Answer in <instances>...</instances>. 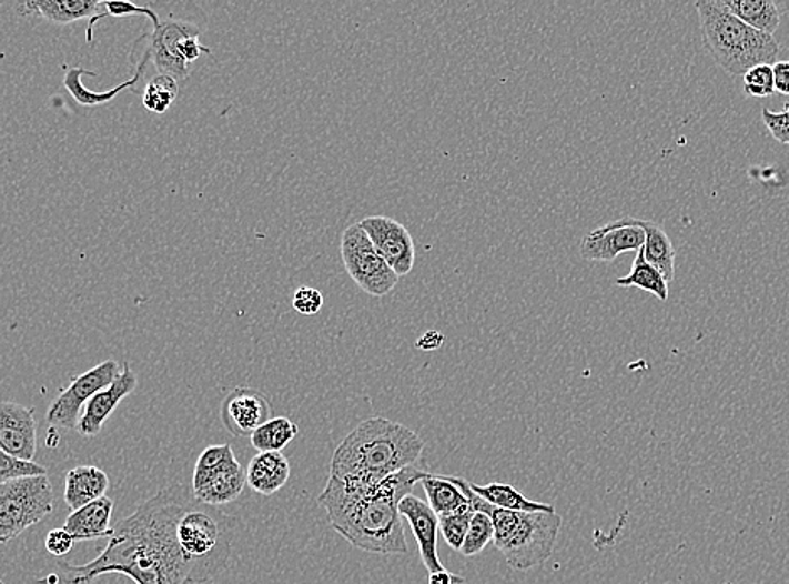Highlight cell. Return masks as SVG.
Here are the masks:
<instances>
[{
	"mask_svg": "<svg viewBox=\"0 0 789 584\" xmlns=\"http://www.w3.org/2000/svg\"><path fill=\"white\" fill-rule=\"evenodd\" d=\"M188 489L171 485L119 522L115 536L90 563L57 564L34 584H93L103 574H122L135 584H195L179 546L178 522Z\"/></svg>",
	"mask_w": 789,
	"mask_h": 584,
	"instance_id": "cell-1",
	"label": "cell"
},
{
	"mask_svg": "<svg viewBox=\"0 0 789 584\" xmlns=\"http://www.w3.org/2000/svg\"><path fill=\"white\" fill-rule=\"evenodd\" d=\"M428 472L416 465L401 470L374 487H348L331 476L318 504L332 527L352 546L373 554H407L399 504Z\"/></svg>",
	"mask_w": 789,
	"mask_h": 584,
	"instance_id": "cell-2",
	"label": "cell"
},
{
	"mask_svg": "<svg viewBox=\"0 0 789 584\" xmlns=\"http://www.w3.org/2000/svg\"><path fill=\"white\" fill-rule=\"evenodd\" d=\"M425 443L416 432L386 417L355 426L334 452L331 476L348 487H374L401 470L416 465Z\"/></svg>",
	"mask_w": 789,
	"mask_h": 584,
	"instance_id": "cell-3",
	"label": "cell"
},
{
	"mask_svg": "<svg viewBox=\"0 0 789 584\" xmlns=\"http://www.w3.org/2000/svg\"><path fill=\"white\" fill-rule=\"evenodd\" d=\"M704 42L716 63L729 77H745L752 68L775 63L779 44L736 18L722 0H699L696 4Z\"/></svg>",
	"mask_w": 789,
	"mask_h": 584,
	"instance_id": "cell-4",
	"label": "cell"
},
{
	"mask_svg": "<svg viewBox=\"0 0 789 584\" xmlns=\"http://www.w3.org/2000/svg\"><path fill=\"white\" fill-rule=\"evenodd\" d=\"M233 518L211 505L185 502L178 522V540L195 584L208 583L226 570L233 547Z\"/></svg>",
	"mask_w": 789,
	"mask_h": 584,
	"instance_id": "cell-5",
	"label": "cell"
},
{
	"mask_svg": "<svg viewBox=\"0 0 789 584\" xmlns=\"http://www.w3.org/2000/svg\"><path fill=\"white\" fill-rule=\"evenodd\" d=\"M57 507L48 475L0 484V541L11 543Z\"/></svg>",
	"mask_w": 789,
	"mask_h": 584,
	"instance_id": "cell-6",
	"label": "cell"
},
{
	"mask_svg": "<svg viewBox=\"0 0 789 584\" xmlns=\"http://www.w3.org/2000/svg\"><path fill=\"white\" fill-rule=\"evenodd\" d=\"M560 525L563 518L556 512H520L514 531L495 547L514 570H533L553 556Z\"/></svg>",
	"mask_w": 789,
	"mask_h": 584,
	"instance_id": "cell-7",
	"label": "cell"
},
{
	"mask_svg": "<svg viewBox=\"0 0 789 584\" xmlns=\"http://www.w3.org/2000/svg\"><path fill=\"white\" fill-rule=\"evenodd\" d=\"M246 485V472L230 445L208 446L199 455L192 475L195 501L220 507L236 501Z\"/></svg>",
	"mask_w": 789,
	"mask_h": 584,
	"instance_id": "cell-8",
	"label": "cell"
},
{
	"mask_svg": "<svg viewBox=\"0 0 789 584\" xmlns=\"http://www.w3.org/2000/svg\"><path fill=\"white\" fill-rule=\"evenodd\" d=\"M341 254L348 276L362 292L371 296H386L396 289L399 276L377 253L376 246L361 224L345 228L342 233Z\"/></svg>",
	"mask_w": 789,
	"mask_h": 584,
	"instance_id": "cell-9",
	"label": "cell"
},
{
	"mask_svg": "<svg viewBox=\"0 0 789 584\" xmlns=\"http://www.w3.org/2000/svg\"><path fill=\"white\" fill-rule=\"evenodd\" d=\"M122 369L117 361H104L74 377L73 383L52 401L45 413V421L54 429L78 430L81 407L87 406L94 394L113 384Z\"/></svg>",
	"mask_w": 789,
	"mask_h": 584,
	"instance_id": "cell-10",
	"label": "cell"
},
{
	"mask_svg": "<svg viewBox=\"0 0 789 584\" xmlns=\"http://www.w3.org/2000/svg\"><path fill=\"white\" fill-rule=\"evenodd\" d=\"M645 231L637 218H621L589 231L581 241V256L596 263H611L619 254L640 251Z\"/></svg>",
	"mask_w": 789,
	"mask_h": 584,
	"instance_id": "cell-11",
	"label": "cell"
},
{
	"mask_svg": "<svg viewBox=\"0 0 789 584\" xmlns=\"http://www.w3.org/2000/svg\"><path fill=\"white\" fill-rule=\"evenodd\" d=\"M201 28L192 22L169 18L153 29L150 36L146 54L155 64L159 74H168L178 81L188 80L191 74V64L181 57L179 44L188 38H199Z\"/></svg>",
	"mask_w": 789,
	"mask_h": 584,
	"instance_id": "cell-12",
	"label": "cell"
},
{
	"mask_svg": "<svg viewBox=\"0 0 789 584\" xmlns=\"http://www.w3.org/2000/svg\"><path fill=\"white\" fill-rule=\"evenodd\" d=\"M358 224L399 279L413 272L416 246L404 224L387 217L364 218Z\"/></svg>",
	"mask_w": 789,
	"mask_h": 584,
	"instance_id": "cell-13",
	"label": "cell"
},
{
	"mask_svg": "<svg viewBox=\"0 0 789 584\" xmlns=\"http://www.w3.org/2000/svg\"><path fill=\"white\" fill-rule=\"evenodd\" d=\"M0 450L9 455L34 462L38 452V426L34 410L6 401L0 406Z\"/></svg>",
	"mask_w": 789,
	"mask_h": 584,
	"instance_id": "cell-14",
	"label": "cell"
},
{
	"mask_svg": "<svg viewBox=\"0 0 789 584\" xmlns=\"http://www.w3.org/2000/svg\"><path fill=\"white\" fill-rule=\"evenodd\" d=\"M224 426L234 436H251L272 420V404L253 387H236L221 407Z\"/></svg>",
	"mask_w": 789,
	"mask_h": 584,
	"instance_id": "cell-15",
	"label": "cell"
},
{
	"mask_svg": "<svg viewBox=\"0 0 789 584\" xmlns=\"http://www.w3.org/2000/svg\"><path fill=\"white\" fill-rule=\"evenodd\" d=\"M399 512L406 518L414 537H416L421 560L425 563L429 574L445 571V566H443L438 557V514L429 507V504L413 494L406 495L401 501Z\"/></svg>",
	"mask_w": 789,
	"mask_h": 584,
	"instance_id": "cell-16",
	"label": "cell"
},
{
	"mask_svg": "<svg viewBox=\"0 0 789 584\" xmlns=\"http://www.w3.org/2000/svg\"><path fill=\"white\" fill-rule=\"evenodd\" d=\"M136 383H139L136 374L133 373L129 364H123L122 373L113 381V384L94 394L90 403L84 406L80 424H78V433L87 439L100 435L104 421L109 420L117 406L135 391Z\"/></svg>",
	"mask_w": 789,
	"mask_h": 584,
	"instance_id": "cell-17",
	"label": "cell"
},
{
	"mask_svg": "<svg viewBox=\"0 0 789 584\" xmlns=\"http://www.w3.org/2000/svg\"><path fill=\"white\" fill-rule=\"evenodd\" d=\"M113 501L110 497L98 499L78 511L71 512L64 522V528L77 541L112 540Z\"/></svg>",
	"mask_w": 789,
	"mask_h": 584,
	"instance_id": "cell-18",
	"label": "cell"
},
{
	"mask_svg": "<svg viewBox=\"0 0 789 584\" xmlns=\"http://www.w3.org/2000/svg\"><path fill=\"white\" fill-rule=\"evenodd\" d=\"M290 463L282 452L257 453L246 469L247 487L261 495H273L289 482Z\"/></svg>",
	"mask_w": 789,
	"mask_h": 584,
	"instance_id": "cell-19",
	"label": "cell"
},
{
	"mask_svg": "<svg viewBox=\"0 0 789 584\" xmlns=\"http://www.w3.org/2000/svg\"><path fill=\"white\" fill-rule=\"evenodd\" d=\"M110 479L107 472L94 465H81L70 470L64 482V502L71 511L84 507L98 499L107 497Z\"/></svg>",
	"mask_w": 789,
	"mask_h": 584,
	"instance_id": "cell-20",
	"label": "cell"
},
{
	"mask_svg": "<svg viewBox=\"0 0 789 584\" xmlns=\"http://www.w3.org/2000/svg\"><path fill=\"white\" fill-rule=\"evenodd\" d=\"M149 60L150 57L145 52L139 67H136L135 74H133L130 80L119 84V87L112 88V90L103 91V93H93V91L84 87L83 77L93 78L97 77V73H94V71L83 70V68H70L68 64H63V84L64 88L70 91L71 97H73L78 103L83 104V107H98V104L110 103V101L115 100L123 91L135 90L140 78L143 77V71H145L146 61Z\"/></svg>",
	"mask_w": 789,
	"mask_h": 584,
	"instance_id": "cell-21",
	"label": "cell"
},
{
	"mask_svg": "<svg viewBox=\"0 0 789 584\" xmlns=\"http://www.w3.org/2000/svg\"><path fill=\"white\" fill-rule=\"evenodd\" d=\"M100 0H28L24 4L26 12L54 24H71V22L88 19L100 11Z\"/></svg>",
	"mask_w": 789,
	"mask_h": 584,
	"instance_id": "cell-22",
	"label": "cell"
},
{
	"mask_svg": "<svg viewBox=\"0 0 789 584\" xmlns=\"http://www.w3.org/2000/svg\"><path fill=\"white\" fill-rule=\"evenodd\" d=\"M640 221V226L645 231L644 253L648 263L654 264L655 269L664 275L667 283L674 282L675 279V253L674 243H671L668 234L665 233L660 224L654 221Z\"/></svg>",
	"mask_w": 789,
	"mask_h": 584,
	"instance_id": "cell-23",
	"label": "cell"
},
{
	"mask_svg": "<svg viewBox=\"0 0 789 584\" xmlns=\"http://www.w3.org/2000/svg\"><path fill=\"white\" fill-rule=\"evenodd\" d=\"M722 2L749 28L769 36L778 31L781 18H779L778 6L772 0H722Z\"/></svg>",
	"mask_w": 789,
	"mask_h": 584,
	"instance_id": "cell-24",
	"label": "cell"
},
{
	"mask_svg": "<svg viewBox=\"0 0 789 584\" xmlns=\"http://www.w3.org/2000/svg\"><path fill=\"white\" fill-rule=\"evenodd\" d=\"M475 494L481 495L488 504L495 507L507 509L515 512H556L554 505L543 504V502L530 501L524 494L508 484H469Z\"/></svg>",
	"mask_w": 789,
	"mask_h": 584,
	"instance_id": "cell-25",
	"label": "cell"
},
{
	"mask_svg": "<svg viewBox=\"0 0 789 584\" xmlns=\"http://www.w3.org/2000/svg\"><path fill=\"white\" fill-rule=\"evenodd\" d=\"M421 485L425 489L429 507L438 514V517L439 515L452 514V512L459 511V509L469 504L465 492L455 482L449 481V476L428 473L421 481Z\"/></svg>",
	"mask_w": 789,
	"mask_h": 584,
	"instance_id": "cell-26",
	"label": "cell"
},
{
	"mask_svg": "<svg viewBox=\"0 0 789 584\" xmlns=\"http://www.w3.org/2000/svg\"><path fill=\"white\" fill-rule=\"evenodd\" d=\"M615 285L621 286V289L644 290V292L657 296L660 302H667L668 300L667 280L655 269L654 264L648 263L647 258H645L644 248L638 251L628 275L616 279Z\"/></svg>",
	"mask_w": 789,
	"mask_h": 584,
	"instance_id": "cell-27",
	"label": "cell"
},
{
	"mask_svg": "<svg viewBox=\"0 0 789 584\" xmlns=\"http://www.w3.org/2000/svg\"><path fill=\"white\" fill-rule=\"evenodd\" d=\"M299 435V426L290 417L279 416L266 421L250 436L251 445L260 453L282 452Z\"/></svg>",
	"mask_w": 789,
	"mask_h": 584,
	"instance_id": "cell-28",
	"label": "cell"
},
{
	"mask_svg": "<svg viewBox=\"0 0 789 584\" xmlns=\"http://www.w3.org/2000/svg\"><path fill=\"white\" fill-rule=\"evenodd\" d=\"M179 94L178 80L168 74H156L145 87L143 104L152 113H165Z\"/></svg>",
	"mask_w": 789,
	"mask_h": 584,
	"instance_id": "cell-29",
	"label": "cell"
},
{
	"mask_svg": "<svg viewBox=\"0 0 789 584\" xmlns=\"http://www.w3.org/2000/svg\"><path fill=\"white\" fill-rule=\"evenodd\" d=\"M130 16H145L153 24V29L161 26V19L152 9L132 4V2H101L100 11L88 21L87 41H93V31L103 19L107 18H130Z\"/></svg>",
	"mask_w": 789,
	"mask_h": 584,
	"instance_id": "cell-30",
	"label": "cell"
},
{
	"mask_svg": "<svg viewBox=\"0 0 789 584\" xmlns=\"http://www.w3.org/2000/svg\"><path fill=\"white\" fill-rule=\"evenodd\" d=\"M477 514L472 504L465 505L452 514L439 515V533L453 550L462 551L466 533L472 524L473 515Z\"/></svg>",
	"mask_w": 789,
	"mask_h": 584,
	"instance_id": "cell-31",
	"label": "cell"
},
{
	"mask_svg": "<svg viewBox=\"0 0 789 584\" xmlns=\"http://www.w3.org/2000/svg\"><path fill=\"white\" fill-rule=\"evenodd\" d=\"M494 536L495 531L492 518L484 512H477V514L473 515L472 524H469L465 543H463L459 553L466 557L477 556L487 547L488 543H494Z\"/></svg>",
	"mask_w": 789,
	"mask_h": 584,
	"instance_id": "cell-32",
	"label": "cell"
},
{
	"mask_svg": "<svg viewBox=\"0 0 789 584\" xmlns=\"http://www.w3.org/2000/svg\"><path fill=\"white\" fill-rule=\"evenodd\" d=\"M42 475H48L45 466L31 462V460H22L18 459V456L9 455V453L0 452V484Z\"/></svg>",
	"mask_w": 789,
	"mask_h": 584,
	"instance_id": "cell-33",
	"label": "cell"
},
{
	"mask_svg": "<svg viewBox=\"0 0 789 584\" xmlns=\"http://www.w3.org/2000/svg\"><path fill=\"white\" fill-rule=\"evenodd\" d=\"M742 78H745V93L748 97L768 98L776 93L775 71L771 64L752 68Z\"/></svg>",
	"mask_w": 789,
	"mask_h": 584,
	"instance_id": "cell-34",
	"label": "cell"
},
{
	"mask_svg": "<svg viewBox=\"0 0 789 584\" xmlns=\"http://www.w3.org/2000/svg\"><path fill=\"white\" fill-rule=\"evenodd\" d=\"M324 305V295L312 286H300L293 295V309L302 315H315Z\"/></svg>",
	"mask_w": 789,
	"mask_h": 584,
	"instance_id": "cell-35",
	"label": "cell"
},
{
	"mask_svg": "<svg viewBox=\"0 0 789 584\" xmlns=\"http://www.w3.org/2000/svg\"><path fill=\"white\" fill-rule=\"evenodd\" d=\"M74 543H77V540L64 527L52 528L45 536V550L52 556H67L73 550Z\"/></svg>",
	"mask_w": 789,
	"mask_h": 584,
	"instance_id": "cell-36",
	"label": "cell"
},
{
	"mask_svg": "<svg viewBox=\"0 0 789 584\" xmlns=\"http://www.w3.org/2000/svg\"><path fill=\"white\" fill-rule=\"evenodd\" d=\"M786 109L788 110L781 113L762 110V120H765L766 127L772 137L781 143H789V107Z\"/></svg>",
	"mask_w": 789,
	"mask_h": 584,
	"instance_id": "cell-37",
	"label": "cell"
},
{
	"mask_svg": "<svg viewBox=\"0 0 789 584\" xmlns=\"http://www.w3.org/2000/svg\"><path fill=\"white\" fill-rule=\"evenodd\" d=\"M179 52H181V57L184 58L189 64H191L192 61H195L199 57H201L202 52H205V54H213V49L202 46L201 42H199V38H188L179 44Z\"/></svg>",
	"mask_w": 789,
	"mask_h": 584,
	"instance_id": "cell-38",
	"label": "cell"
},
{
	"mask_svg": "<svg viewBox=\"0 0 789 584\" xmlns=\"http://www.w3.org/2000/svg\"><path fill=\"white\" fill-rule=\"evenodd\" d=\"M772 71H775L776 91L789 94V61H778L772 64Z\"/></svg>",
	"mask_w": 789,
	"mask_h": 584,
	"instance_id": "cell-39",
	"label": "cell"
},
{
	"mask_svg": "<svg viewBox=\"0 0 789 584\" xmlns=\"http://www.w3.org/2000/svg\"><path fill=\"white\" fill-rule=\"evenodd\" d=\"M443 342H445V335L442 332L428 331L417 339L416 348L425 352L436 351V349L442 348Z\"/></svg>",
	"mask_w": 789,
	"mask_h": 584,
	"instance_id": "cell-40",
	"label": "cell"
},
{
	"mask_svg": "<svg viewBox=\"0 0 789 584\" xmlns=\"http://www.w3.org/2000/svg\"><path fill=\"white\" fill-rule=\"evenodd\" d=\"M429 584H463L465 583V577L458 576V574L449 573V571H438V573L429 574Z\"/></svg>",
	"mask_w": 789,
	"mask_h": 584,
	"instance_id": "cell-41",
	"label": "cell"
}]
</instances>
